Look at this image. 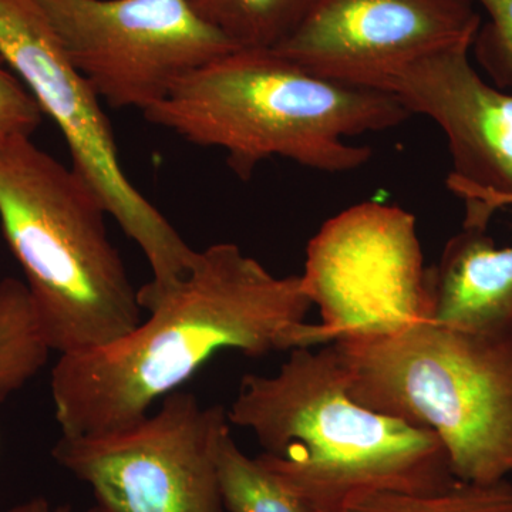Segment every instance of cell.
<instances>
[{"label":"cell","mask_w":512,"mask_h":512,"mask_svg":"<svg viewBox=\"0 0 512 512\" xmlns=\"http://www.w3.org/2000/svg\"><path fill=\"white\" fill-rule=\"evenodd\" d=\"M138 302L150 316L137 328L59 356L50 389L62 436L137 423L222 350L261 357L323 345L301 275L276 276L228 242L197 251L173 288Z\"/></svg>","instance_id":"cell-1"},{"label":"cell","mask_w":512,"mask_h":512,"mask_svg":"<svg viewBox=\"0 0 512 512\" xmlns=\"http://www.w3.org/2000/svg\"><path fill=\"white\" fill-rule=\"evenodd\" d=\"M252 431L262 464L308 512L377 491L434 493L454 481L429 430L355 402L332 345L289 352L275 375H245L227 410Z\"/></svg>","instance_id":"cell-2"},{"label":"cell","mask_w":512,"mask_h":512,"mask_svg":"<svg viewBox=\"0 0 512 512\" xmlns=\"http://www.w3.org/2000/svg\"><path fill=\"white\" fill-rule=\"evenodd\" d=\"M143 114L188 143L224 151L242 180L274 157L355 171L372 150L348 138L412 117L393 94L319 76L274 49H237L205 64Z\"/></svg>","instance_id":"cell-3"},{"label":"cell","mask_w":512,"mask_h":512,"mask_svg":"<svg viewBox=\"0 0 512 512\" xmlns=\"http://www.w3.org/2000/svg\"><path fill=\"white\" fill-rule=\"evenodd\" d=\"M106 215L93 188L32 138L0 140L3 237L59 356L109 345L143 320Z\"/></svg>","instance_id":"cell-4"},{"label":"cell","mask_w":512,"mask_h":512,"mask_svg":"<svg viewBox=\"0 0 512 512\" xmlns=\"http://www.w3.org/2000/svg\"><path fill=\"white\" fill-rule=\"evenodd\" d=\"M355 402L429 430L463 483L512 478V339L420 320L330 343Z\"/></svg>","instance_id":"cell-5"},{"label":"cell","mask_w":512,"mask_h":512,"mask_svg":"<svg viewBox=\"0 0 512 512\" xmlns=\"http://www.w3.org/2000/svg\"><path fill=\"white\" fill-rule=\"evenodd\" d=\"M0 56L59 127L73 170L146 256L153 279L143 291L164 292L181 281L197 251L131 184L99 94L64 55L36 0H0Z\"/></svg>","instance_id":"cell-6"},{"label":"cell","mask_w":512,"mask_h":512,"mask_svg":"<svg viewBox=\"0 0 512 512\" xmlns=\"http://www.w3.org/2000/svg\"><path fill=\"white\" fill-rule=\"evenodd\" d=\"M229 427L227 410L177 390L123 429L60 436L52 456L103 512H225L217 446Z\"/></svg>","instance_id":"cell-7"},{"label":"cell","mask_w":512,"mask_h":512,"mask_svg":"<svg viewBox=\"0 0 512 512\" xmlns=\"http://www.w3.org/2000/svg\"><path fill=\"white\" fill-rule=\"evenodd\" d=\"M64 55L100 99L141 113L239 49L185 0H36Z\"/></svg>","instance_id":"cell-8"},{"label":"cell","mask_w":512,"mask_h":512,"mask_svg":"<svg viewBox=\"0 0 512 512\" xmlns=\"http://www.w3.org/2000/svg\"><path fill=\"white\" fill-rule=\"evenodd\" d=\"M302 288L318 305L323 345L430 320L412 214L366 202L329 220L306 249Z\"/></svg>","instance_id":"cell-9"},{"label":"cell","mask_w":512,"mask_h":512,"mask_svg":"<svg viewBox=\"0 0 512 512\" xmlns=\"http://www.w3.org/2000/svg\"><path fill=\"white\" fill-rule=\"evenodd\" d=\"M461 40L373 77L366 87L393 94L410 114L429 117L448 140V190L463 200V227L487 229L512 200V93L485 82Z\"/></svg>","instance_id":"cell-10"},{"label":"cell","mask_w":512,"mask_h":512,"mask_svg":"<svg viewBox=\"0 0 512 512\" xmlns=\"http://www.w3.org/2000/svg\"><path fill=\"white\" fill-rule=\"evenodd\" d=\"M473 0H311L275 52L303 69L365 86L417 57L476 40Z\"/></svg>","instance_id":"cell-11"},{"label":"cell","mask_w":512,"mask_h":512,"mask_svg":"<svg viewBox=\"0 0 512 512\" xmlns=\"http://www.w3.org/2000/svg\"><path fill=\"white\" fill-rule=\"evenodd\" d=\"M431 322L512 339V245L497 247L487 229L463 227L427 269Z\"/></svg>","instance_id":"cell-12"},{"label":"cell","mask_w":512,"mask_h":512,"mask_svg":"<svg viewBox=\"0 0 512 512\" xmlns=\"http://www.w3.org/2000/svg\"><path fill=\"white\" fill-rule=\"evenodd\" d=\"M49 343L40 328L28 286L0 281V403L19 392L46 366Z\"/></svg>","instance_id":"cell-13"},{"label":"cell","mask_w":512,"mask_h":512,"mask_svg":"<svg viewBox=\"0 0 512 512\" xmlns=\"http://www.w3.org/2000/svg\"><path fill=\"white\" fill-rule=\"evenodd\" d=\"M192 12L239 49H275L311 0H185Z\"/></svg>","instance_id":"cell-14"},{"label":"cell","mask_w":512,"mask_h":512,"mask_svg":"<svg viewBox=\"0 0 512 512\" xmlns=\"http://www.w3.org/2000/svg\"><path fill=\"white\" fill-rule=\"evenodd\" d=\"M222 503L228 512H308L258 460L225 430L217 446Z\"/></svg>","instance_id":"cell-15"},{"label":"cell","mask_w":512,"mask_h":512,"mask_svg":"<svg viewBox=\"0 0 512 512\" xmlns=\"http://www.w3.org/2000/svg\"><path fill=\"white\" fill-rule=\"evenodd\" d=\"M333 512H512V483L454 481L434 493L377 491L360 495Z\"/></svg>","instance_id":"cell-16"},{"label":"cell","mask_w":512,"mask_h":512,"mask_svg":"<svg viewBox=\"0 0 512 512\" xmlns=\"http://www.w3.org/2000/svg\"><path fill=\"white\" fill-rule=\"evenodd\" d=\"M487 12L473 46L478 62L498 87L512 86V0H473Z\"/></svg>","instance_id":"cell-17"},{"label":"cell","mask_w":512,"mask_h":512,"mask_svg":"<svg viewBox=\"0 0 512 512\" xmlns=\"http://www.w3.org/2000/svg\"><path fill=\"white\" fill-rule=\"evenodd\" d=\"M42 119L39 104L0 56V140L30 137Z\"/></svg>","instance_id":"cell-18"},{"label":"cell","mask_w":512,"mask_h":512,"mask_svg":"<svg viewBox=\"0 0 512 512\" xmlns=\"http://www.w3.org/2000/svg\"><path fill=\"white\" fill-rule=\"evenodd\" d=\"M6 512H73L72 507L70 505H52L46 498L43 497H35L32 500L25 501V503H20L15 505V507L10 508L9 511ZM86 512H103L100 510L97 505H93Z\"/></svg>","instance_id":"cell-19"},{"label":"cell","mask_w":512,"mask_h":512,"mask_svg":"<svg viewBox=\"0 0 512 512\" xmlns=\"http://www.w3.org/2000/svg\"><path fill=\"white\" fill-rule=\"evenodd\" d=\"M505 207H512V200L508 201L507 204H505Z\"/></svg>","instance_id":"cell-20"}]
</instances>
